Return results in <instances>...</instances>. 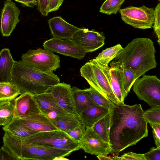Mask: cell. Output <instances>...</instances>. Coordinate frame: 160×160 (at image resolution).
Segmentation results:
<instances>
[{
    "label": "cell",
    "mask_w": 160,
    "mask_h": 160,
    "mask_svg": "<svg viewBox=\"0 0 160 160\" xmlns=\"http://www.w3.org/2000/svg\"><path fill=\"white\" fill-rule=\"evenodd\" d=\"M109 112L110 153L118 156L120 152L148 136L147 123L140 104L116 105Z\"/></svg>",
    "instance_id": "cell-1"
},
{
    "label": "cell",
    "mask_w": 160,
    "mask_h": 160,
    "mask_svg": "<svg viewBox=\"0 0 160 160\" xmlns=\"http://www.w3.org/2000/svg\"><path fill=\"white\" fill-rule=\"evenodd\" d=\"M156 52L153 42L150 39L134 38L118 53L110 65L130 70L137 79L156 68Z\"/></svg>",
    "instance_id": "cell-2"
},
{
    "label": "cell",
    "mask_w": 160,
    "mask_h": 160,
    "mask_svg": "<svg viewBox=\"0 0 160 160\" xmlns=\"http://www.w3.org/2000/svg\"><path fill=\"white\" fill-rule=\"evenodd\" d=\"M12 82L19 88L21 94L28 93L34 95L48 92L60 80L53 72L38 70L19 60L14 63Z\"/></svg>",
    "instance_id": "cell-3"
},
{
    "label": "cell",
    "mask_w": 160,
    "mask_h": 160,
    "mask_svg": "<svg viewBox=\"0 0 160 160\" xmlns=\"http://www.w3.org/2000/svg\"><path fill=\"white\" fill-rule=\"evenodd\" d=\"M110 68L99 62L95 58L82 66L80 69L81 76L90 86L115 105L119 104L112 92L111 84Z\"/></svg>",
    "instance_id": "cell-4"
},
{
    "label": "cell",
    "mask_w": 160,
    "mask_h": 160,
    "mask_svg": "<svg viewBox=\"0 0 160 160\" xmlns=\"http://www.w3.org/2000/svg\"><path fill=\"white\" fill-rule=\"evenodd\" d=\"M34 145L65 150L72 152L81 149L80 143L60 130L38 132L24 139Z\"/></svg>",
    "instance_id": "cell-5"
},
{
    "label": "cell",
    "mask_w": 160,
    "mask_h": 160,
    "mask_svg": "<svg viewBox=\"0 0 160 160\" xmlns=\"http://www.w3.org/2000/svg\"><path fill=\"white\" fill-rule=\"evenodd\" d=\"M21 59L28 66L44 72H53L60 67L59 56L44 48L29 49L22 55Z\"/></svg>",
    "instance_id": "cell-6"
},
{
    "label": "cell",
    "mask_w": 160,
    "mask_h": 160,
    "mask_svg": "<svg viewBox=\"0 0 160 160\" xmlns=\"http://www.w3.org/2000/svg\"><path fill=\"white\" fill-rule=\"evenodd\" d=\"M133 90L138 98L151 107L160 106V80L156 75H144L137 79Z\"/></svg>",
    "instance_id": "cell-7"
},
{
    "label": "cell",
    "mask_w": 160,
    "mask_h": 160,
    "mask_svg": "<svg viewBox=\"0 0 160 160\" xmlns=\"http://www.w3.org/2000/svg\"><path fill=\"white\" fill-rule=\"evenodd\" d=\"M122 20L126 23L140 29L152 28L154 22L153 8L143 5L140 7L129 6L120 9Z\"/></svg>",
    "instance_id": "cell-8"
},
{
    "label": "cell",
    "mask_w": 160,
    "mask_h": 160,
    "mask_svg": "<svg viewBox=\"0 0 160 160\" xmlns=\"http://www.w3.org/2000/svg\"><path fill=\"white\" fill-rule=\"evenodd\" d=\"M77 45L86 53L94 51L103 46L105 37L103 34L94 30L80 28L71 38Z\"/></svg>",
    "instance_id": "cell-9"
},
{
    "label": "cell",
    "mask_w": 160,
    "mask_h": 160,
    "mask_svg": "<svg viewBox=\"0 0 160 160\" xmlns=\"http://www.w3.org/2000/svg\"><path fill=\"white\" fill-rule=\"evenodd\" d=\"M43 46L44 49L51 52L79 60L83 59L86 54L84 50L75 44L71 39L63 40L53 38L45 41Z\"/></svg>",
    "instance_id": "cell-10"
},
{
    "label": "cell",
    "mask_w": 160,
    "mask_h": 160,
    "mask_svg": "<svg viewBox=\"0 0 160 160\" xmlns=\"http://www.w3.org/2000/svg\"><path fill=\"white\" fill-rule=\"evenodd\" d=\"M80 143L81 149L91 155H108L111 152L109 143L105 142L92 127L86 128Z\"/></svg>",
    "instance_id": "cell-11"
},
{
    "label": "cell",
    "mask_w": 160,
    "mask_h": 160,
    "mask_svg": "<svg viewBox=\"0 0 160 160\" xmlns=\"http://www.w3.org/2000/svg\"><path fill=\"white\" fill-rule=\"evenodd\" d=\"M20 10L11 0L4 2L1 13L0 30L4 37L9 36L20 21Z\"/></svg>",
    "instance_id": "cell-12"
},
{
    "label": "cell",
    "mask_w": 160,
    "mask_h": 160,
    "mask_svg": "<svg viewBox=\"0 0 160 160\" xmlns=\"http://www.w3.org/2000/svg\"><path fill=\"white\" fill-rule=\"evenodd\" d=\"M48 91L52 93L59 106L65 111L69 114L78 115L70 84L60 82Z\"/></svg>",
    "instance_id": "cell-13"
},
{
    "label": "cell",
    "mask_w": 160,
    "mask_h": 160,
    "mask_svg": "<svg viewBox=\"0 0 160 160\" xmlns=\"http://www.w3.org/2000/svg\"><path fill=\"white\" fill-rule=\"evenodd\" d=\"M14 117L18 118L42 113L33 96L25 93L14 99Z\"/></svg>",
    "instance_id": "cell-14"
},
{
    "label": "cell",
    "mask_w": 160,
    "mask_h": 160,
    "mask_svg": "<svg viewBox=\"0 0 160 160\" xmlns=\"http://www.w3.org/2000/svg\"><path fill=\"white\" fill-rule=\"evenodd\" d=\"M48 22L51 33L54 38L71 39L80 28L68 23L60 16L53 17Z\"/></svg>",
    "instance_id": "cell-15"
},
{
    "label": "cell",
    "mask_w": 160,
    "mask_h": 160,
    "mask_svg": "<svg viewBox=\"0 0 160 160\" xmlns=\"http://www.w3.org/2000/svg\"><path fill=\"white\" fill-rule=\"evenodd\" d=\"M19 119L24 126L37 132L58 129L50 119L42 113Z\"/></svg>",
    "instance_id": "cell-16"
},
{
    "label": "cell",
    "mask_w": 160,
    "mask_h": 160,
    "mask_svg": "<svg viewBox=\"0 0 160 160\" xmlns=\"http://www.w3.org/2000/svg\"><path fill=\"white\" fill-rule=\"evenodd\" d=\"M42 112L46 115L51 112H55L61 115L68 114L58 105L52 93L46 92L33 95Z\"/></svg>",
    "instance_id": "cell-17"
},
{
    "label": "cell",
    "mask_w": 160,
    "mask_h": 160,
    "mask_svg": "<svg viewBox=\"0 0 160 160\" xmlns=\"http://www.w3.org/2000/svg\"><path fill=\"white\" fill-rule=\"evenodd\" d=\"M15 61L8 48H4L0 51V82H12Z\"/></svg>",
    "instance_id": "cell-18"
},
{
    "label": "cell",
    "mask_w": 160,
    "mask_h": 160,
    "mask_svg": "<svg viewBox=\"0 0 160 160\" xmlns=\"http://www.w3.org/2000/svg\"><path fill=\"white\" fill-rule=\"evenodd\" d=\"M110 110L100 105L89 107L82 111L79 115L86 128H91L98 121L106 115Z\"/></svg>",
    "instance_id": "cell-19"
},
{
    "label": "cell",
    "mask_w": 160,
    "mask_h": 160,
    "mask_svg": "<svg viewBox=\"0 0 160 160\" xmlns=\"http://www.w3.org/2000/svg\"><path fill=\"white\" fill-rule=\"evenodd\" d=\"M110 66L109 73L112 92L119 104H123L126 97L122 88V68L117 65Z\"/></svg>",
    "instance_id": "cell-20"
},
{
    "label": "cell",
    "mask_w": 160,
    "mask_h": 160,
    "mask_svg": "<svg viewBox=\"0 0 160 160\" xmlns=\"http://www.w3.org/2000/svg\"><path fill=\"white\" fill-rule=\"evenodd\" d=\"M57 128L65 132L73 129L82 123L79 115L68 114L59 115L50 119Z\"/></svg>",
    "instance_id": "cell-21"
},
{
    "label": "cell",
    "mask_w": 160,
    "mask_h": 160,
    "mask_svg": "<svg viewBox=\"0 0 160 160\" xmlns=\"http://www.w3.org/2000/svg\"><path fill=\"white\" fill-rule=\"evenodd\" d=\"M73 98L76 112L79 115L86 108L92 106L98 105L87 95L85 89H81L76 87L71 88Z\"/></svg>",
    "instance_id": "cell-22"
},
{
    "label": "cell",
    "mask_w": 160,
    "mask_h": 160,
    "mask_svg": "<svg viewBox=\"0 0 160 160\" xmlns=\"http://www.w3.org/2000/svg\"><path fill=\"white\" fill-rule=\"evenodd\" d=\"M2 129L10 134L22 139L26 138L37 132L28 128L19 118L14 117L9 123L3 126Z\"/></svg>",
    "instance_id": "cell-23"
},
{
    "label": "cell",
    "mask_w": 160,
    "mask_h": 160,
    "mask_svg": "<svg viewBox=\"0 0 160 160\" xmlns=\"http://www.w3.org/2000/svg\"><path fill=\"white\" fill-rule=\"evenodd\" d=\"M38 146L35 160H58L60 157L69 156L72 152L65 150Z\"/></svg>",
    "instance_id": "cell-24"
},
{
    "label": "cell",
    "mask_w": 160,
    "mask_h": 160,
    "mask_svg": "<svg viewBox=\"0 0 160 160\" xmlns=\"http://www.w3.org/2000/svg\"><path fill=\"white\" fill-rule=\"evenodd\" d=\"M14 99L0 101V126L6 125L14 118Z\"/></svg>",
    "instance_id": "cell-25"
},
{
    "label": "cell",
    "mask_w": 160,
    "mask_h": 160,
    "mask_svg": "<svg viewBox=\"0 0 160 160\" xmlns=\"http://www.w3.org/2000/svg\"><path fill=\"white\" fill-rule=\"evenodd\" d=\"M110 113L96 122L92 127L94 132L105 142H109V133L110 128Z\"/></svg>",
    "instance_id": "cell-26"
},
{
    "label": "cell",
    "mask_w": 160,
    "mask_h": 160,
    "mask_svg": "<svg viewBox=\"0 0 160 160\" xmlns=\"http://www.w3.org/2000/svg\"><path fill=\"white\" fill-rule=\"evenodd\" d=\"M21 94L20 90L12 82H0V101L15 99Z\"/></svg>",
    "instance_id": "cell-27"
},
{
    "label": "cell",
    "mask_w": 160,
    "mask_h": 160,
    "mask_svg": "<svg viewBox=\"0 0 160 160\" xmlns=\"http://www.w3.org/2000/svg\"><path fill=\"white\" fill-rule=\"evenodd\" d=\"M123 48L120 44L107 48L99 53L95 59L101 64L108 66L109 62L113 59Z\"/></svg>",
    "instance_id": "cell-28"
},
{
    "label": "cell",
    "mask_w": 160,
    "mask_h": 160,
    "mask_svg": "<svg viewBox=\"0 0 160 160\" xmlns=\"http://www.w3.org/2000/svg\"><path fill=\"white\" fill-rule=\"evenodd\" d=\"M85 89L87 95L98 105L106 107L109 110L115 105L92 87Z\"/></svg>",
    "instance_id": "cell-29"
},
{
    "label": "cell",
    "mask_w": 160,
    "mask_h": 160,
    "mask_svg": "<svg viewBox=\"0 0 160 160\" xmlns=\"http://www.w3.org/2000/svg\"><path fill=\"white\" fill-rule=\"evenodd\" d=\"M125 0H106L100 8L99 12L108 15L116 14Z\"/></svg>",
    "instance_id": "cell-30"
},
{
    "label": "cell",
    "mask_w": 160,
    "mask_h": 160,
    "mask_svg": "<svg viewBox=\"0 0 160 160\" xmlns=\"http://www.w3.org/2000/svg\"><path fill=\"white\" fill-rule=\"evenodd\" d=\"M121 68L122 71V88L126 97L136 79L135 74L132 71L128 68Z\"/></svg>",
    "instance_id": "cell-31"
},
{
    "label": "cell",
    "mask_w": 160,
    "mask_h": 160,
    "mask_svg": "<svg viewBox=\"0 0 160 160\" xmlns=\"http://www.w3.org/2000/svg\"><path fill=\"white\" fill-rule=\"evenodd\" d=\"M143 116L147 122L150 125L160 124V106L152 107L144 111Z\"/></svg>",
    "instance_id": "cell-32"
},
{
    "label": "cell",
    "mask_w": 160,
    "mask_h": 160,
    "mask_svg": "<svg viewBox=\"0 0 160 160\" xmlns=\"http://www.w3.org/2000/svg\"><path fill=\"white\" fill-rule=\"evenodd\" d=\"M85 128L84 125L82 123L73 129L65 132L72 139L80 142L84 135Z\"/></svg>",
    "instance_id": "cell-33"
},
{
    "label": "cell",
    "mask_w": 160,
    "mask_h": 160,
    "mask_svg": "<svg viewBox=\"0 0 160 160\" xmlns=\"http://www.w3.org/2000/svg\"><path fill=\"white\" fill-rule=\"evenodd\" d=\"M153 28L158 37L157 42L160 44V3H159L154 10V22Z\"/></svg>",
    "instance_id": "cell-34"
},
{
    "label": "cell",
    "mask_w": 160,
    "mask_h": 160,
    "mask_svg": "<svg viewBox=\"0 0 160 160\" xmlns=\"http://www.w3.org/2000/svg\"><path fill=\"white\" fill-rule=\"evenodd\" d=\"M143 154L145 160H160V146L153 147Z\"/></svg>",
    "instance_id": "cell-35"
},
{
    "label": "cell",
    "mask_w": 160,
    "mask_h": 160,
    "mask_svg": "<svg viewBox=\"0 0 160 160\" xmlns=\"http://www.w3.org/2000/svg\"><path fill=\"white\" fill-rule=\"evenodd\" d=\"M115 156L117 160H145L143 154L132 152L126 153L120 157Z\"/></svg>",
    "instance_id": "cell-36"
},
{
    "label": "cell",
    "mask_w": 160,
    "mask_h": 160,
    "mask_svg": "<svg viewBox=\"0 0 160 160\" xmlns=\"http://www.w3.org/2000/svg\"><path fill=\"white\" fill-rule=\"evenodd\" d=\"M50 0H37V10L42 15L47 16L48 13V6Z\"/></svg>",
    "instance_id": "cell-37"
},
{
    "label": "cell",
    "mask_w": 160,
    "mask_h": 160,
    "mask_svg": "<svg viewBox=\"0 0 160 160\" xmlns=\"http://www.w3.org/2000/svg\"><path fill=\"white\" fill-rule=\"evenodd\" d=\"M20 160L4 146L0 148V160Z\"/></svg>",
    "instance_id": "cell-38"
},
{
    "label": "cell",
    "mask_w": 160,
    "mask_h": 160,
    "mask_svg": "<svg viewBox=\"0 0 160 160\" xmlns=\"http://www.w3.org/2000/svg\"><path fill=\"white\" fill-rule=\"evenodd\" d=\"M152 129V133L157 146H160V124H152L150 125Z\"/></svg>",
    "instance_id": "cell-39"
},
{
    "label": "cell",
    "mask_w": 160,
    "mask_h": 160,
    "mask_svg": "<svg viewBox=\"0 0 160 160\" xmlns=\"http://www.w3.org/2000/svg\"><path fill=\"white\" fill-rule=\"evenodd\" d=\"M64 0H50L48 6L49 12L58 9Z\"/></svg>",
    "instance_id": "cell-40"
},
{
    "label": "cell",
    "mask_w": 160,
    "mask_h": 160,
    "mask_svg": "<svg viewBox=\"0 0 160 160\" xmlns=\"http://www.w3.org/2000/svg\"><path fill=\"white\" fill-rule=\"evenodd\" d=\"M21 3L23 7L33 8L38 5L37 0H14Z\"/></svg>",
    "instance_id": "cell-41"
},
{
    "label": "cell",
    "mask_w": 160,
    "mask_h": 160,
    "mask_svg": "<svg viewBox=\"0 0 160 160\" xmlns=\"http://www.w3.org/2000/svg\"><path fill=\"white\" fill-rule=\"evenodd\" d=\"M98 158L101 160H117L115 156L112 157L108 156L107 155H96Z\"/></svg>",
    "instance_id": "cell-42"
},
{
    "label": "cell",
    "mask_w": 160,
    "mask_h": 160,
    "mask_svg": "<svg viewBox=\"0 0 160 160\" xmlns=\"http://www.w3.org/2000/svg\"></svg>",
    "instance_id": "cell-43"
}]
</instances>
